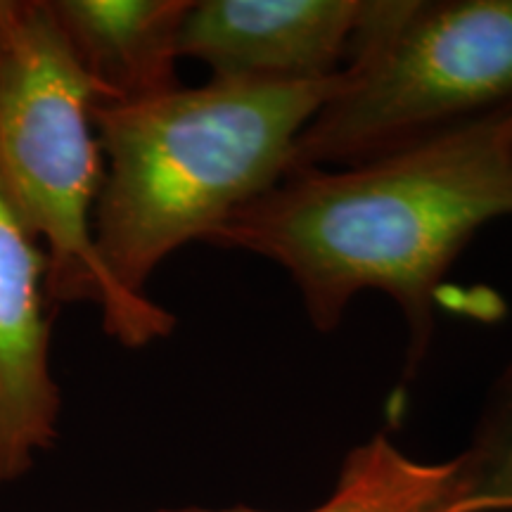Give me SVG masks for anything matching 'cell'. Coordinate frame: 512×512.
<instances>
[{
    "label": "cell",
    "mask_w": 512,
    "mask_h": 512,
    "mask_svg": "<svg viewBox=\"0 0 512 512\" xmlns=\"http://www.w3.org/2000/svg\"><path fill=\"white\" fill-rule=\"evenodd\" d=\"M503 216H512V110L363 164L287 171L211 245L285 268L320 332L342 323L358 292L389 294L406 320L413 375L430 349L441 278Z\"/></svg>",
    "instance_id": "1"
},
{
    "label": "cell",
    "mask_w": 512,
    "mask_h": 512,
    "mask_svg": "<svg viewBox=\"0 0 512 512\" xmlns=\"http://www.w3.org/2000/svg\"><path fill=\"white\" fill-rule=\"evenodd\" d=\"M342 74L294 83L211 79L136 105L93 107L105 157L93 245L105 275L107 335L143 349L174 332V313L152 302L147 280L176 249L211 245L235 211L290 171L294 143Z\"/></svg>",
    "instance_id": "2"
},
{
    "label": "cell",
    "mask_w": 512,
    "mask_h": 512,
    "mask_svg": "<svg viewBox=\"0 0 512 512\" xmlns=\"http://www.w3.org/2000/svg\"><path fill=\"white\" fill-rule=\"evenodd\" d=\"M512 110V0H375L292 169L392 155Z\"/></svg>",
    "instance_id": "3"
},
{
    "label": "cell",
    "mask_w": 512,
    "mask_h": 512,
    "mask_svg": "<svg viewBox=\"0 0 512 512\" xmlns=\"http://www.w3.org/2000/svg\"><path fill=\"white\" fill-rule=\"evenodd\" d=\"M95 95L46 0H0V192L48 254L55 304H105L93 245L105 157Z\"/></svg>",
    "instance_id": "4"
},
{
    "label": "cell",
    "mask_w": 512,
    "mask_h": 512,
    "mask_svg": "<svg viewBox=\"0 0 512 512\" xmlns=\"http://www.w3.org/2000/svg\"><path fill=\"white\" fill-rule=\"evenodd\" d=\"M363 0H197L181 57L219 81H323L342 74L366 22Z\"/></svg>",
    "instance_id": "5"
},
{
    "label": "cell",
    "mask_w": 512,
    "mask_h": 512,
    "mask_svg": "<svg viewBox=\"0 0 512 512\" xmlns=\"http://www.w3.org/2000/svg\"><path fill=\"white\" fill-rule=\"evenodd\" d=\"M48 273L46 249L0 192V484L22 477L57 439Z\"/></svg>",
    "instance_id": "6"
},
{
    "label": "cell",
    "mask_w": 512,
    "mask_h": 512,
    "mask_svg": "<svg viewBox=\"0 0 512 512\" xmlns=\"http://www.w3.org/2000/svg\"><path fill=\"white\" fill-rule=\"evenodd\" d=\"M46 3L67 53L91 86L95 105H136L183 86L176 64L192 0Z\"/></svg>",
    "instance_id": "7"
},
{
    "label": "cell",
    "mask_w": 512,
    "mask_h": 512,
    "mask_svg": "<svg viewBox=\"0 0 512 512\" xmlns=\"http://www.w3.org/2000/svg\"><path fill=\"white\" fill-rule=\"evenodd\" d=\"M463 482L458 458L422 463L380 432L351 448L337 484L306 512H460ZM157 512H264L249 508H178Z\"/></svg>",
    "instance_id": "8"
},
{
    "label": "cell",
    "mask_w": 512,
    "mask_h": 512,
    "mask_svg": "<svg viewBox=\"0 0 512 512\" xmlns=\"http://www.w3.org/2000/svg\"><path fill=\"white\" fill-rule=\"evenodd\" d=\"M460 512L512 510V363L498 377L472 444L460 453Z\"/></svg>",
    "instance_id": "9"
}]
</instances>
